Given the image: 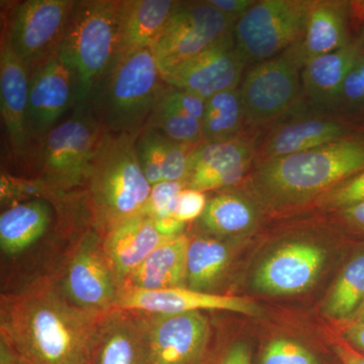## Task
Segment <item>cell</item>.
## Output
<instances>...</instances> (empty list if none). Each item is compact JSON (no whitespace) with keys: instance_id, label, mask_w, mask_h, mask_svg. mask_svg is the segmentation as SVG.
Returning <instances> with one entry per match:
<instances>
[{"instance_id":"obj_1","label":"cell","mask_w":364,"mask_h":364,"mask_svg":"<svg viewBox=\"0 0 364 364\" xmlns=\"http://www.w3.org/2000/svg\"><path fill=\"white\" fill-rule=\"evenodd\" d=\"M102 314L72 305L52 282L38 280L2 296L1 339L33 364H90L91 340Z\"/></svg>"},{"instance_id":"obj_2","label":"cell","mask_w":364,"mask_h":364,"mask_svg":"<svg viewBox=\"0 0 364 364\" xmlns=\"http://www.w3.org/2000/svg\"><path fill=\"white\" fill-rule=\"evenodd\" d=\"M363 170L364 131L254 165L244 182L270 208L287 210L316 202L318 196Z\"/></svg>"},{"instance_id":"obj_3","label":"cell","mask_w":364,"mask_h":364,"mask_svg":"<svg viewBox=\"0 0 364 364\" xmlns=\"http://www.w3.org/2000/svg\"><path fill=\"white\" fill-rule=\"evenodd\" d=\"M138 135L107 132L86 174V198L102 236L117 223L145 214L152 186L136 156Z\"/></svg>"},{"instance_id":"obj_4","label":"cell","mask_w":364,"mask_h":364,"mask_svg":"<svg viewBox=\"0 0 364 364\" xmlns=\"http://www.w3.org/2000/svg\"><path fill=\"white\" fill-rule=\"evenodd\" d=\"M166 82L151 48L123 53L85 100L107 133L140 134Z\"/></svg>"},{"instance_id":"obj_5","label":"cell","mask_w":364,"mask_h":364,"mask_svg":"<svg viewBox=\"0 0 364 364\" xmlns=\"http://www.w3.org/2000/svg\"><path fill=\"white\" fill-rule=\"evenodd\" d=\"M122 0H76L59 55L77 79L81 102L121 55Z\"/></svg>"},{"instance_id":"obj_6","label":"cell","mask_w":364,"mask_h":364,"mask_svg":"<svg viewBox=\"0 0 364 364\" xmlns=\"http://www.w3.org/2000/svg\"><path fill=\"white\" fill-rule=\"evenodd\" d=\"M105 133L88 102H80L33 146L25 165L56 193L83 186Z\"/></svg>"},{"instance_id":"obj_7","label":"cell","mask_w":364,"mask_h":364,"mask_svg":"<svg viewBox=\"0 0 364 364\" xmlns=\"http://www.w3.org/2000/svg\"><path fill=\"white\" fill-rule=\"evenodd\" d=\"M301 71L293 47L246 70L239 88L249 130L258 134L306 102Z\"/></svg>"},{"instance_id":"obj_8","label":"cell","mask_w":364,"mask_h":364,"mask_svg":"<svg viewBox=\"0 0 364 364\" xmlns=\"http://www.w3.org/2000/svg\"><path fill=\"white\" fill-rule=\"evenodd\" d=\"M312 0H255L235 23L237 49L249 64L274 58L298 44Z\"/></svg>"},{"instance_id":"obj_9","label":"cell","mask_w":364,"mask_h":364,"mask_svg":"<svg viewBox=\"0 0 364 364\" xmlns=\"http://www.w3.org/2000/svg\"><path fill=\"white\" fill-rule=\"evenodd\" d=\"M75 1L23 0L7 11L1 35L28 75L58 54Z\"/></svg>"},{"instance_id":"obj_10","label":"cell","mask_w":364,"mask_h":364,"mask_svg":"<svg viewBox=\"0 0 364 364\" xmlns=\"http://www.w3.org/2000/svg\"><path fill=\"white\" fill-rule=\"evenodd\" d=\"M361 131L364 127L305 102L258 133L254 165L327 145Z\"/></svg>"},{"instance_id":"obj_11","label":"cell","mask_w":364,"mask_h":364,"mask_svg":"<svg viewBox=\"0 0 364 364\" xmlns=\"http://www.w3.org/2000/svg\"><path fill=\"white\" fill-rule=\"evenodd\" d=\"M235 23L208 0L178 1L151 46L161 75L207 50L233 31Z\"/></svg>"},{"instance_id":"obj_12","label":"cell","mask_w":364,"mask_h":364,"mask_svg":"<svg viewBox=\"0 0 364 364\" xmlns=\"http://www.w3.org/2000/svg\"><path fill=\"white\" fill-rule=\"evenodd\" d=\"M100 231L87 232L72 252L59 291L72 304L91 313L109 312L119 289L105 256Z\"/></svg>"},{"instance_id":"obj_13","label":"cell","mask_w":364,"mask_h":364,"mask_svg":"<svg viewBox=\"0 0 364 364\" xmlns=\"http://www.w3.org/2000/svg\"><path fill=\"white\" fill-rule=\"evenodd\" d=\"M80 102L75 74L59 53L32 72L28 112L31 151Z\"/></svg>"},{"instance_id":"obj_14","label":"cell","mask_w":364,"mask_h":364,"mask_svg":"<svg viewBox=\"0 0 364 364\" xmlns=\"http://www.w3.org/2000/svg\"><path fill=\"white\" fill-rule=\"evenodd\" d=\"M247 67L232 31L162 78L170 86L208 100L222 91L238 88Z\"/></svg>"},{"instance_id":"obj_15","label":"cell","mask_w":364,"mask_h":364,"mask_svg":"<svg viewBox=\"0 0 364 364\" xmlns=\"http://www.w3.org/2000/svg\"><path fill=\"white\" fill-rule=\"evenodd\" d=\"M257 135L198 144L191 156L186 186L207 193L243 183L253 168Z\"/></svg>"},{"instance_id":"obj_16","label":"cell","mask_w":364,"mask_h":364,"mask_svg":"<svg viewBox=\"0 0 364 364\" xmlns=\"http://www.w3.org/2000/svg\"><path fill=\"white\" fill-rule=\"evenodd\" d=\"M141 315L151 364L202 363L210 335V322L205 314Z\"/></svg>"},{"instance_id":"obj_17","label":"cell","mask_w":364,"mask_h":364,"mask_svg":"<svg viewBox=\"0 0 364 364\" xmlns=\"http://www.w3.org/2000/svg\"><path fill=\"white\" fill-rule=\"evenodd\" d=\"M114 309L149 315H177L203 311H227L246 316L261 314L259 306L251 299L207 293L186 287L160 291L122 289L117 294Z\"/></svg>"},{"instance_id":"obj_18","label":"cell","mask_w":364,"mask_h":364,"mask_svg":"<svg viewBox=\"0 0 364 364\" xmlns=\"http://www.w3.org/2000/svg\"><path fill=\"white\" fill-rule=\"evenodd\" d=\"M325 260V250L317 244L289 242L261 263L254 274V289L272 296L304 293L317 282Z\"/></svg>"},{"instance_id":"obj_19","label":"cell","mask_w":364,"mask_h":364,"mask_svg":"<svg viewBox=\"0 0 364 364\" xmlns=\"http://www.w3.org/2000/svg\"><path fill=\"white\" fill-rule=\"evenodd\" d=\"M90 364H151L141 313L112 309L102 314L91 340Z\"/></svg>"},{"instance_id":"obj_20","label":"cell","mask_w":364,"mask_h":364,"mask_svg":"<svg viewBox=\"0 0 364 364\" xmlns=\"http://www.w3.org/2000/svg\"><path fill=\"white\" fill-rule=\"evenodd\" d=\"M0 107L11 154L18 164H26L31 152L28 129L30 75L14 54L4 36L0 42Z\"/></svg>"},{"instance_id":"obj_21","label":"cell","mask_w":364,"mask_h":364,"mask_svg":"<svg viewBox=\"0 0 364 364\" xmlns=\"http://www.w3.org/2000/svg\"><path fill=\"white\" fill-rule=\"evenodd\" d=\"M353 4L348 0H312L305 33L294 51L301 66L348 44L354 36Z\"/></svg>"},{"instance_id":"obj_22","label":"cell","mask_w":364,"mask_h":364,"mask_svg":"<svg viewBox=\"0 0 364 364\" xmlns=\"http://www.w3.org/2000/svg\"><path fill=\"white\" fill-rule=\"evenodd\" d=\"M102 237L105 256L119 289L155 249L169 240L158 232L153 218L144 214L117 223Z\"/></svg>"},{"instance_id":"obj_23","label":"cell","mask_w":364,"mask_h":364,"mask_svg":"<svg viewBox=\"0 0 364 364\" xmlns=\"http://www.w3.org/2000/svg\"><path fill=\"white\" fill-rule=\"evenodd\" d=\"M363 51V41L356 35L344 47L306 63L301 71L306 102L312 107L330 111L347 74Z\"/></svg>"},{"instance_id":"obj_24","label":"cell","mask_w":364,"mask_h":364,"mask_svg":"<svg viewBox=\"0 0 364 364\" xmlns=\"http://www.w3.org/2000/svg\"><path fill=\"white\" fill-rule=\"evenodd\" d=\"M196 146L174 142L152 129L144 128L136 136V151L151 186L163 181L186 182Z\"/></svg>"},{"instance_id":"obj_25","label":"cell","mask_w":364,"mask_h":364,"mask_svg":"<svg viewBox=\"0 0 364 364\" xmlns=\"http://www.w3.org/2000/svg\"><path fill=\"white\" fill-rule=\"evenodd\" d=\"M188 244L186 233L164 242L132 273L122 289L160 291L186 287Z\"/></svg>"},{"instance_id":"obj_26","label":"cell","mask_w":364,"mask_h":364,"mask_svg":"<svg viewBox=\"0 0 364 364\" xmlns=\"http://www.w3.org/2000/svg\"><path fill=\"white\" fill-rule=\"evenodd\" d=\"M177 4V0H122L121 54L151 48Z\"/></svg>"},{"instance_id":"obj_27","label":"cell","mask_w":364,"mask_h":364,"mask_svg":"<svg viewBox=\"0 0 364 364\" xmlns=\"http://www.w3.org/2000/svg\"><path fill=\"white\" fill-rule=\"evenodd\" d=\"M51 208L42 198L14 203L0 215V247L18 254L39 240L51 223Z\"/></svg>"},{"instance_id":"obj_28","label":"cell","mask_w":364,"mask_h":364,"mask_svg":"<svg viewBox=\"0 0 364 364\" xmlns=\"http://www.w3.org/2000/svg\"><path fill=\"white\" fill-rule=\"evenodd\" d=\"M198 227L215 237H236L250 233L259 222V212L250 198L229 189L210 198Z\"/></svg>"},{"instance_id":"obj_29","label":"cell","mask_w":364,"mask_h":364,"mask_svg":"<svg viewBox=\"0 0 364 364\" xmlns=\"http://www.w3.org/2000/svg\"><path fill=\"white\" fill-rule=\"evenodd\" d=\"M249 133L255 132L249 130L240 88L222 91L205 100L203 142H221Z\"/></svg>"},{"instance_id":"obj_30","label":"cell","mask_w":364,"mask_h":364,"mask_svg":"<svg viewBox=\"0 0 364 364\" xmlns=\"http://www.w3.org/2000/svg\"><path fill=\"white\" fill-rule=\"evenodd\" d=\"M231 259L229 246L215 237H189L186 287L213 293Z\"/></svg>"},{"instance_id":"obj_31","label":"cell","mask_w":364,"mask_h":364,"mask_svg":"<svg viewBox=\"0 0 364 364\" xmlns=\"http://www.w3.org/2000/svg\"><path fill=\"white\" fill-rule=\"evenodd\" d=\"M364 301V252L346 265L325 301L328 317H353Z\"/></svg>"},{"instance_id":"obj_32","label":"cell","mask_w":364,"mask_h":364,"mask_svg":"<svg viewBox=\"0 0 364 364\" xmlns=\"http://www.w3.org/2000/svg\"><path fill=\"white\" fill-rule=\"evenodd\" d=\"M145 128L152 129L177 143L198 145L203 142L202 121L169 104L162 92Z\"/></svg>"},{"instance_id":"obj_33","label":"cell","mask_w":364,"mask_h":364,"mask_svg":"<svg viewBox=\"0 0 364 364\" xmlns=\"http://www.w3.org/2000/svg\"><path fill=\"white\" fill-rule=\"evenodd\" d=\"M330 112L364 127V51L347 74Z\"/></svg>"},{"instance_id":"obj_34","label":"cell","mask_w":364,"mask_h":364,"mask_svg":"<svg viewBox=\"0 0 364 364\" xmlns=\"http://www.w3.org/2000/svg\"><path fill=\"white\" fill-rule=\"evenodd\" d=\"M364 202V170L318 196L316 205L328 212H339Z\"/></svg>"},{"instance_id":"obj_35","label":"cell","mask_w":364,"mask_h":364,"mask_svg":"<svg viewBox=\"0 0 364 364\" xmlns=\"http://www.w3.org/2000/svg\"><path fill=\"white\" fill-rule=\"evenodd\" d=\"M260 364H320L318 358L303 345L293 340L270 341L261 355Z\"/></svg>"},{"instance_id":"obj_36","label":"cell","mask_w":364,"mask_h":364,"mask_svg":"<svg viewBox=\"0 0 364 364\" xmlns=\"http://www.w3.org/2000/svg\"><path fill=\"white\" fill-rule=\"evenodd\" d=\"M205 193L193 188H184L174 198L170 205V215L179 222L198 221L207 207Z\"/></svg>"},{"instance_id":"obj_37","label":"cell","mask_w":364,"mask_h":364,"mask_svg":"<svg viewBox=\"0 0 364 364\" xmlns=\"http://www.w3.org/2000/svg\"><path fill=\"white\" fill-rule=\"evenodd\" d=\"M186 188L188 186L184 181H163L155 184L151 189L149 200L144 215H149L153 219L171 217L170 205L172 200Z\"/></svg>"},{"instance_id":"obj_38","label":"cell","mask_w":364,"mask_h":364,"mask_svg":"<svg viewBox=\"0 0 364 364\" xmlns=\"http://www.w3.org/2000/svg\"><path fill=\"white\" fill-rule=\"evenodd\" d=\"M162 97L177 109L186 112L188 116L202 121L205 114V98L198 97L188 91L178 90L168 85L163 88Z\"/></svg>"},{"instance_id":"obj_39","label":"cell","mask_w":364,"mask_h":364,"mask_svg":"<svg viewBox=\"0 0 364 364\" xmlns=\"http://www.w3.org/2000/svg\"><path fill=\"white\" fill-rule=\"evenodd\" d=\"M230 20L236 23L253 6L255 0H208Z\"/></svg>"},{"instance_id":"obj_40","label":"cell","mask_w":364,"mask_h":364,"mask_svg":"<svg viewBox=\"0 0 364 364\" xmlns=\"http://www.w3.org/2000/svg\"><path fill=\"white\" fill-rule=\"evenodd\" d=\"M219 364H252L251 351L247 343L235 342L228 348Z\"/></svg>"},{"instance_id":"obj_41","label":"cell","mask_w":364,"mask_h":364,"mask_svg":"<svg viewBox=\"0 0 364 364\" xmlns=\"http://www.w3.org/2000/svg\"><path fill=\"white\" fill-rule=\"evenodd\" d=\"M154 220L155 226L162 236L165 238H174L179 235L184 233L186 224L179 222L178 220L174 219L173 217L162 218V219Z\"/></svg>"},{"instance_id":"obj_42","label":"cell","mask_w":364,"mask_h":364,"mask_svg":"<svg viewBox=\"0 0 364 364\" xmlns=\"http://www.w3.org/2000/svg\"><path fill=\"white\" fill-rule=\"evenodd\" d=\"M338 217L348 226L356 229L364 230V202L358 203L346 210L335 212Z\"/></svg>"},{"instance_id":"obj_43","label":"cell","mask_w":364,"mask_h":364,"mask_svg":"<svg viewBox=\"0 0 364 364\" xmlns=\"http://www.w3.org/2000/svg\"><path fill=\"white\" fill-rule=\"evenodd\" d=\"M346 338L364 351V317L355 318V322L347 328Z\"/></svg>"},{"instance_id":"obj_44","label":"cell","mask_w":364,"mask_h":364,"mask_svg":"<svg viewBox=\"0 0 364 364\" xmlns=\"http://www.w3.org/2000/svg\"><path fill=\"white\" fill-rule=\"evenodd\" d=\"M335 352L343 364H364V356L353 350L348 345H335Z\"/></svg>"},{"instance_id":"obj_45","label":"cell","mask_w":364,"mask_h":364,"mask_svg":"<svg viewBox=\"0 0 364 364\" xmlns=\"http://www.w3.org/2000/svg\"><path fill=\"white\" fill-rule=\"evenodd\" d=\"M353 317L355 318L364 317V301L361 306H359L358 310L356 311V313L354 314Z\"/></svg>"},{"instance_id":"obj_46","label":"cell","mask_w":364,"mask_h":364,"mask_svg":"<svg viewBox=\"0 0 364 364\" xmlns=\"http://www.w3.org/2000/svg\"><path fill=\"white\" fill-rule=\"evenodd\" d=\"M358 35L360 36L361 39L363 41L364 44V11L363 18H361L360 25H359V30Z\"/></svg>"},{"instance_id":"obj_47","label":"cell","mask_w":364,"mask_h":364,"mask_svg":"<svg viewBox=\"0 0 364 364\" xmlns=\"http://www.w3.org/2000/svg\"><path fill=\"white\" fill-rule=\"evenodd\" d=\"M16 364H33L31 363H28V361L25 360V359L21 358L18 359V363Z\"/></svg>"}]
</instances>
